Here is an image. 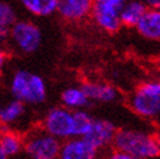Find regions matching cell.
I'll return each mask as SVG.
<instances>
[{
	"instance_id": "6",
	"label": "cell",
	"mask_w": 160,
	"mask_h": 159,
	"mask_svg": "<svg viewBox=\"0 0 160 159\" xmlns=\"http://www.w3.org/2000/svg\"><path fill=\"white\" fill-rule=\"evenodd\" d=\"M43 126L47 133L59 140L77 137L74 115L67 108L56 107L51 110L44 119Z\"/></svg>"
},
{
	"instance_id": "19",
	"label": "cell",
	"mask_w": 160,
	"mask_h": 159,
	"mask_svg": "<svg viewBox=\"0 0 160 159\" xmlns=\"http://www.w3.org/2000/svg\"><path fill=\"white\" fill-rule=\"evenodd\" d=\"M73 115H74V120H76L77 137H82L87 132V129L90 128V124H91L94 117L90 114H87L86 111H81V110L74 111Z\"/></svg>"
},
{
	"instance_id": "21",
	"label": "cell",
	"mask_w": 160,
	"mask_h": 159,
	"mask_svg": "<svg viewBox=\"0 0 160 159\" xmlns=\"http://www.w3.org/2000/svg\"><path fill=\"white\" fill-rule=\"evenodd\" d=\"M5 63H7V52L0 44V73H2V70L5 67Z\"/></svg>"
},
{
	"instance_id": "20",
	"label": "cell",
	"mask_w": 160,
	"mask_h": 159,
	"mask_svg": "<svg viewBox=\"0 0 160 159\" xmlns=\"http://www.w3.org/2000/svg\"><path fill=\"white\" fill-rule=\"evenodd\" d=\"M108 159H138V158L132 156V155L126 154L124 151H120V150H116V151H113L108 156Z\"/></svg>"
},
{
	"instance_id": "5",
	"label": "cell",
	"mask_w": 160,
	"mask_h": 159,
	"mask_svg": "<svg viewBox=\"0 0 160 159\" xmlns=\"http://www.w3.org/2000/svg\"><path fill=\"white\" fill-rule=\"evenodd\" d=\"M126 0H94L90 17L95 25L107 33H116L121 28L120 11Z\"/></svg>"
},
{
	"instance_id": "14",
	"label": "cell",
	"mask_w": 160,
	"mask_h": 159,
	"mask_svg": "<svg viewBox=\"0 0 160 159\" xmlns=\"http://www.w3.org/2000/svg\"><path fill=\"white\" fill-rule=\"evenodd\" d=\"M22 8L35 17H48L56 13L58 0H18Z\"/></svg>"
},
{
	"instance_id": "15",
	"label": "cell",
	"mask_w": 160,
	"mask_h": 159,
	"mask_svg": "<svg viewBox=\"0 0 160 159\" xmlns=\"http://www.w3.org/2000/svg\"><path fill=\"white\" fill-rule=\"evenodd\" d=\"M62 103L69 108H81L86 107L90 103V99L81 87H69L61 94Z\"/></svg>"
},
{
	"instance_id": "13",
	"label": "cell",
	"mask_w": 160,
	"mask_h": 159,
	"mask_svg": "<svg viewBox=\"0 0 160 159\" xmlns=\"http://www.w3.org/2000/svg\"><path fill=\"white\" fill-rule=\"evenodd\" d=\"M147 7L143 4L142 0H126V3L122 5L120 11V22L121 26L134 28L137 25L139 18L146 12Z\"/></svg>"
},
{
	"instance_id": "9",
	"label": "cell",
	"mask_w": 160,
	"mask_h": 159,
	"mask_svg": "<svg viewBox=\"0 0 160 159\" xmlns=\"http://www.w3.org/2000/svg\"><path fill=\"white\" fill-rule=\"evenodd\" d=\"M94 0H58L56 13L69 22H79L90 17Z\"/></svg>"
},
{
	"instance_id": "25",
	"label": "cell",
	"mask_w": 160,
	"mask_h": 159,
	"mask_svg": "<svg viewBox=\"0 0 160 159\" xmlns=\"http://www.w3.org/2000/svg\"><path fill=\"white\" fill-rule=\"evenodd\" d=\"M0 131H2V121H0Z\"/></svg>"
},
{
	"instance_id": "2",
	"label": "cell",
	"mask_w": 160,
	"mask_h": 159,
	"mask_svg": "<svg viewBox=\"0 0 160 159\" xmlns=\"http://www.w3.org/2000/svg\"><path fill=\"white\" fill-rule=\"evenodd\" d=\"M11 93L25 105H41L47 98V85L39 74L20 69L12 77Z\"/></svg>"
},
{
	"instance_id": "24",
	"label": "cell",
	"mask_w": 160,
	"mask_h": 159,
	"mask_svg": "<svg viewBox=\"0 0 160 159\" xmlns=\"http://www.w3.org/2000/svg\"><path fill=\"white\" fill-rule=\"evenodd\" d=\"M0 159H8V155L4 153V150L0 147Z\"/></svg>"
},
{
	"instance_id": "3",
	"label": "cell",
	"mask_w": 160,
	"mask_h": 159,
	"mask_svg": "<svg viewBox=\"0 0 160 159\" xmlns=\"http://www.w3.org/2000/svg\"><path fill=\"white\" fill-rule=\"evenodd\" d=\"M14 47L22 54L35 52L42 43V31L35 22L30 20H16V22L8 30Z\"/></svg>"
},
{
	"instance_id": "4",
	"label": "cell",
	"mask_w": 160,
	"mask_h": 159,
	"mask_svg": "<svg viewBox=\"0 0 160 159\" xmlns=\"http://www.w3.org/2000/svg\"><path fill=\"white\" fill-rule=\"evenodd\" d=\"M130 106L142 117H158L160 114V84L156 81L142 84L132 95Z\"/></svg>"
},
{
	"instance_id": "11",
	"label": "cell",
	"mask_w": 160,
	"mask_h": 159,
	"mask_svg": "<svg viewBox=\"0 0 160 159\" xmlns=\"http://www.w3.org/2000/svg\"><path fill=\"white\" fill-rule=\"evenodd\" d=\"M138 33L148 41H159L160 38V12L159 9L147 8L146 12L134 26Z\"/></svg>"
},
{
	"instance_id": "18",
	"label": "cell",
	"mask_w": 160,
	"mask_h": 159,
	"mask_svg": "<svg viewBox=\"0 0 160 159\" xmlns=\"http://www.w3.org/2000/svg\"><path fill=\"white\" fill-rule=\"evenodd\" d=\"M17 20V12L14 7L5 0H0V31L8 34V30Z\"/></svg>"
},
{
	"instance_id": "16",
	"label": "cell",
	"mask_w": 160,
	"mask_h": 159,
	"mask_svg": "<svg viewBox=\"0 0 160 159\" xmlns=\"http://www.w3.org/2000/svg\"><path fill=\"white\" fill-rule=\"evenodd\" d=\"M25 112V103L18 99L11 100L5 106L0 107V121L2 124H12L23 115Z\"/></svg>"
},
{
	"instance_id": "12",
	"label": "cell",
	"mask_w": 160,
	"mask_h": 159,
	"mask_svg": "<svg viewBox=\"0 0 160 159\" xmlns=\"http://www.w3.org/2000/svg\"><path fill=\"white\" fill-rule=\"evenodd\" d=\"M81 89L85 91L87 98L90 100H97L102 103L113 102L117 98V91L115 87H112L108 84L102 82H86L81 86Z\"/></svg>"
},
{
	"instance_id": "7",
	"label": "cell",
	"mask_w": 160,
	"mask_h": 159,
	"mask_svg": "<svg viewBox=\"0 0 160 159\" xmlns=\"http://www.w3.org/2000/svg\"><path fill=\"white\" fill-rule=\"evenodd\" d=\"M60 146L59 138L46 131L31 134L23 145L26 154L31 159H58Z\"/></svg>"
},
{
	"instance_id": "22",
	"label": "cell",
	"mask_w": 160,
	"mask_h": 159,
	"mask_svg": "<svg viewBox=\"0 0 160 159\" xmlns=\"http://www.w3.org/2000/svg\"><path fill=\"white\" fill-rule=\"evenodd\" d=\"M142 2L147 8H152V9H159L160 7V0H142Z\"/></svg>"
},
{
	"instance_id": "1",
	"label": "cell",
	"mask_w": 160,
	"mask_h": 159,
	"mask_svg": "<svg viewBox=\"0 0 160 159\" xmlns=\"http://www.w3.org/2000/svg\"><path fill=\"white\" fill-rule=\"evenodd\" d=\"M112 144L115 145L116 150L138 159H152L160 154V146L156 137L141 131H117Z\"/></svg>"
},
{
	"instance_id": "23",
	"label": "cell",
	"mask_w": 160,
	"mask_h": 159,
	"mask_svg": "<svg viewBox=\"0 0 160 159\" xmlns=\"http://www.w3.org/2000/svg\"><path fill=\"white\" fill-rule=\"evenodd\" d=\"M7 37H8V34H7V33H3V31H0V43H2L3 41H5Z\"/></svg>"
},
{
	"instance_id": "17",
	"label": "cell",
	"mask_w": 160,
	"mask_h": 159,
	"mask_svg": "<svg viewBox=\"0 0 160 159\" xmlns=\"http://www.w3.org/2000/svg\"><path fill=\"white\" fill-rule=\"evenodd\" d=\"M0 147L4 150V153L9 155H16L21 151L22 149V140L16 133L4 131L0 132Z\"/></svg>"
},
{
	"instance_id": "10",
	"label": "cell",
	"mask_w": 160,
	"mask_h": 159,
	"mask_svg": "<svg viewBox=\"0 0 160 159\" xmlns=\"http://www.w3.org/2000/svg\"><path fill=\"white\" fill-rule=\"evenodd\" d=\"M98 149L83 137H73L60 146L58 159H95Z\"/></svg>"
},
{
	"instance_id": "8",
	"label": "cell",
	"mask_w": 160,
	"mask_h": 159,
	"mask_svg": "<svg viewBox=\"0 0 160 159\" xmlns=\"http://www.w3.org/2000/svg\"><path fill=\"white\" fill-rule=\"evenodd\" d=\"M117 128L113 123L104 119H92L90 128L83 134V138L90 141L98 150L106 147L113 142Z\"/></svg>"
}]
</instances>
